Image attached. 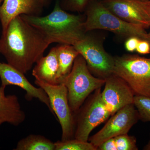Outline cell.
Instances as JSON below:
<instances>
[{"label":"cell","instance_id":"6","mask_svg":"<svg viewBox=\"0 0 150 150\" xmlns=\"http://www.w3.org/2000/svg\"><path fill=\"white\" fill-rule=\"evenodd\" d=\"M74 114L75 139L88 142L92 131L111 116L103 100L101 88L91 93Z\"/></svg>","mask_w":150,"mask_h":150},{"label":"cell","instance_id":"3","mask_svg":"<svg viewBox=\"0 0 150 150\" xmlns=\"http://www.w3.org/2000/svg\"><path fill=\"white\" fill-rule=\"evenodd\" d=\"M86 32L103 30L126 38L137 36L146 40L148 33L142 26L125 21L111 12L101 1L91 0L86 8Z\"/></svg>","mask_w":150,"mask_h":150},{"label":"cell","instance_id":"15","mask_svg":"<svg viewBox=\"0 0 150 150\" xmlns=\"http://www.w3.org/2000/svg\"><path fill=\"white\" fill-rule=\"evenodd\" d=\"M35 64L32 73L35 80L50 84H59V64L56 47L51 48L47 56H43Z\"/></svg>","mask_w":150,"mask_h":150},{"label":"cell","instance_id":"20","mask_svg":"<svg viewBox=\"0 0 150 150\" xmlns=\"http://www.w3.org/2000/svg\"><path fill=\"white\" fill-rule=\"evenodd\" d=\"M117 150H138L137 139L128 134L114 137Z\"/></svg>","mask_w":150,"mask_h":150},{"label":"cell","instance_id":"25","mask_svg":"<svg viewBox=\"0 0 150 150\" xmlns=\"http://www.w3.org/2000/svg\"><path fill=\"white\" fill-rule=\"evenodd\" d=\"M139 3L142 7L144 9L145 12L150 17V0L147 1H141L140 0Z\"/></svg>","mask_w":150,"mask_h":150},{"label":"cell","instance_id":"1","mask_svg":"<svg viewBox=\"0 0 150 150\" xmlns=\"http://www.w3.org/2000/svg\"><path fill=\"white\" fill-rule=\"evenodd\" d=\"M51 43L21 16L11 21L0 38V53L7 64L24 74L43 56Z\"/></svg>","mask_w":150,"mask_h":150},{"label":"cell","instance_id":"21","mask_svg":"<svg viewBox=\"0 0 150 150\" xmlns=\"http://www.w3.org/2000/svg\"><path fill=\"white\" fill-rule=\"evenodd\" d=\"M67 8L73 11L82 12L85 11L91 0H67Z\"/></svg>","mask_w":150,"mask_h":150},{"label":"cell","instance_id":"5","mask_svg":"<svg viewBox=\"0 0 150 150\" xmlns=\"http://www.w3.org/2000/svg\"><path fill=\"white\" fill-rule=\"evenodd\" d=\"M112 74L125 81L135 96L150 97V58L130 54L116 56Z\"/></svg>","mask_w":150,"mask_h":150},{"label":"cell","instance_id":"13","mask_svg":"<svg viewBox=\"0 0 150 150\" xmlns=\"http://www.w3.org/2000/svg\"><path fill=\"white\" fill-rule=\"evenodd\" d=\"M41 4L38 0H4L0 5L2 33L5 32L10 23L16 17L22 15L38 16Z\"/></svg>","mask_w":150,"mask_h":150},{"label":"cell","instance_id":"22","mask_svg":"<svg viewBox=\"0 0 150 150\" xmlns=\"http://www.w3.org/2000/svg\"><path fill=\"white\" fill-rule=\"evenodd\" d=\"M141 38L137 36H131L126 39L125 43V47L128 52H135L136 51L137 45Z\"/></svg>","mask_w":150,"mask_h":150},{"label":"cell","instance_id":"2","mask_svg":"<svg viewBox=\"0 0 150 150\" xmlns=\"http://www.w3.org/2000/svg\"><path fill=\"white\" fill-rule=\"evenodd\" d=\"M25 21L43 33L51 43L74 46L85 35V18L65 11L56 3L53 11L44 16H21Z\"/></svg>","mask_w":150,"mask_h":150},{"label":"cell","instance_id":"29","mask_svg":"<svg viewBox=\"0 0 150 150\" xmlns=\"http://www.w3.org/2000/svg\"><path fill=\"white\" fill-rule=\"evenodd\" d=\"M3 1L4 0H0V5L2 3Z\"/></svg>","mask_w":150,"mask_h":150},{"label":"cell","instance_id":"7","mask_svg":"<svg viewBox=\"0 0 150 150\" xmlns=\"http://www.w3.org/2000/svg\"><path fill=\"white\" fill-rule=\"evenodd\" d=\"M74 46L85 60L89 70L95 76L105 79L112 74L114 57L105 51L99 38L87 32Z\"/></svg>","mask_w":150,"mask_h":150},{"label":"cell","instance_id":"12","mask_svg":"<svg viewBox=\"0 0 150 150\" xmlns=\"http://www.w3.org/2000/svg\"><path fill=\"white\" fill-rule=\"evenodd\" d=\"M105 7L123 20L141 25L145 29L150 27V17L142 7L139 0H103Z\"/></svg>","mask_w":150,"mask_h":150},{"label":"cell","instance_id":"11","mask_svg":"<svg viewBox=\"0 0 150 150\" xmlns=\"http://www.w3.org/2000/svg\"><path fill=\"white\" fill-rule=\"evenodd\" d=\"M105 80L101 96L111 115L126 105L134 104L135 94L125 81L113 74Z\"/></svg>","mask_w":150,"mask_h":150},{"label":"cell","instance_id":"14","mask_svg":"<svg viewBox=\"0 0 150 150\" xmlns=\"http://www.w3.org/2000/svg\"><path fill=\"white\" fill-rule=\"evenodd\" d=\"M6 87L0 86V126L7 123L17 126L23 123L26 118L16 95H6Z\"/></svg>","mask_w":150,"mask_h":150},{"label":"cell","instance_id":"16","mask_svg":"<svg viewBox=\"0 0 150 150\" xmlns=\"http://www.w3.org/2000/svg\"><path fill=\"white\" fill-rule=\"evenodd\" d=\"M56 47L59 64L57 79L60 84L71 71L79 53L73 45L61 44Z\"/></svg>","mask_w":150,"mask_h":150},{"label":"cell","instance_id":"24","mask_svg":"<svg viewBox=\"0 0 150 150\" xmlns=\"http://www.w3.org/2000/svg\"><path fill=\"white\" fill-rule=\"evenodd\" d=\"M97 150H117L114 138L103 142L98 147Z\"/></svg>","mask_w":150,"mask_h":150},{"label":"cell","instance_id":"30","mask_svg":"<svg viewBox=\"0 0 150 150\" xmlns=\"http://www.w3.org/2000/svg\"><path fill=\"white\" fill-rule=\"evenodd\" d=\"M140 1H148V0H140Z\"/></svg>","mask_w":150,"mask_h":150},{"label":"cell","instance_id":"19","mask_svg":"<svg viewBox=\"0 0 150 150\" xmlns=\"http://www.w3.org/2000/svg\"><path fill=\"white\" fill-rule=\"evenodd\" d=\"M134 104L138 110L139 120L150 122V97L135 95Z\"/></svg>","mask_w":150,"mask_h":150},{"label":"cell","instance_id":"27","mask_svg":"<svg viewBox=\"0 0 150 150\" xmlns=\"http://www.w3.org/2000/svg\"><path fill=\"white\" fill-rule=\"evenodd\" d=\"M146 40H148L150 43V32L148 33Z\"/></svg>","mask_w":150,"mask_h":150},{"label":"cell","instance_id":"17","mask_svg":"<svg viewBox=\"0 0 150 150\" xmlns=\"http://www.w3.org/2000/svg\"><path fill=\"white\" fill-rule=\"evenodd\" d=\"M14 150H55V143L40 135L30 134L20 140Z\"/></svg>","mask_w":150,"mask_h":150},{"label":"cell","instance_id":"23","mask_svg":"<svg viewBox=\"0 0 150 150\" xmlns=\"http://www.w3.org/2000/svg\"><path fill=\"white\" fill-rule=\"evenodd\" d=\"M136 52L141 55H146L150 54V43L145 39H141L137 45Z\"/></svg>","mask_w":150,"mask_h":150},{"label":"cell","instance_id":"26","mask_svg":"<svg viewBox=\"0 0 150 150\" xmlns=\"http://www.w3.org/2000/svg\"><path fill=\"white\" fill-rule=\"evenodd\" d=\"M143 149L145 150H150V139L148 144L145 146Z\"/></svg>","mask_w":150,"mask_h":150},{"label":"cell","instance_id":"18","mask_svg":"<svg viewBox=\"0 0 150 150\" xmlns=\"http://www.w3.org/2000/svg\"><path fill=\"white\" fill-rule=\"evenodd\" d=\"M55 150H97V148L89 142L74 139L55 142Z\"/></svg>","mask_w":150,"mask_h":150},{"label":"cell","instance_id":"9","mask_svg":"<svg viewBox=\"0 0 150 150\" xmlns=\"http://www.w3.org/2000/svg\"><path fill=\"white\" fill-rule=\"evenodd\" d=\"M111 116L101 130L89 138L88 142L97 148L106 140L128 134L139 120L138 110L134 104L126 105Z\"/></svg>","mask_w":150,"mask_h":150},{"label":"cell","instance_id":"8","mask_svg":"<svg viewBox=\"0 0 150 150\" xmlns=\"http://www.w3.org/2000/svg\"><path fill=\"white\" fill-rule=\"evenodd\" d=\"M35 84L41 88L47 94L51 108L61 125L62 141L74 138L75 121L74 114L71 110L68 91L63 83L52 85L35 80Z\"/></svg>","mask_w":150,"mask_h":150},{"label":"cell","instance_id":"4","mask_svg":"<svg viewBox=\"0 0 150 150\" xmlns=\"http://www.w3.org/2000/svg\"><path fill=\"white\" fill-rule=\"evenodd\" d=\"M105 80L93 76L86 62L79 54L70 72L62 81L67 87L71 110L75 113L94 91L104 85Z\"/></svg>","mask_w":150,"mask_h":150},{"label":"cell","instance_id":"28","mask_svg":"<svg viewBox=\"0 0 150 150\" xmlns=\"http://www.w3.org/2000/svg\"><path fill=\"white\" fill-rule=\"evenodd\" d=\"M38 1H39L42 4H43V3L45 2L46 0H38Z\"/></svg>","mask_w":150,"mask_h":150},{"label":"cell","instance_id":"10","mask_svg":"<svg viewBox=\"0 0 150 150\" xmlns=\"http://www.w3.org/2000/svg\"><path fill=\"white\" fill-rule=\"evenodd\" d=\"M0 79L1 85L5 87L17 86L25 92V98L26 100L30 101L33 98L38 99L44 103L54 115L47 94L41 88L36 87L30 83L23 73L7 63L0 62Z\"/></svg>","mask_w":150,"mask_h":150}]
</instances>
